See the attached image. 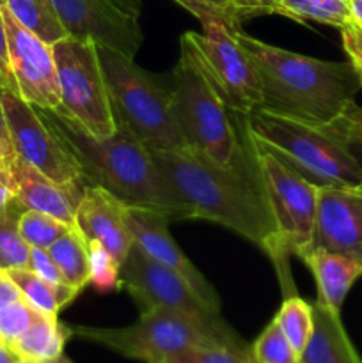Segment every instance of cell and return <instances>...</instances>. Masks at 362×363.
I'll list each match as a JSON object with an SVG mask.
<instances>
[{"instance_id": "10", "label": "cell", "mask_w": 362, "mask_h": 363, "mask_svg": "<svg viewBox=\"0 0 362 363\" xmlns=\"http://www.w3.org/2000/svg\"><path fill=\"white\" fill-rule=\"evenodd\" d=\"M0 98L13 151L55 183L80 190L89 186L80 162L48 123L43 110L2 87Z\"/></svg>"}, {"instance_id": "40", "label": "cell", "mask_w": 362, "mask_h": 363, "mask_svg": "<svg viewBox=\"0 0 362 363\" xmlns=\"http://www.w3.org/2000/svg\"><path fill=\"white\" fill-rule=\"evenodd\" d=\"M258 14H277V0H247Z\"/></svg>"}, {"instance_id": "24", "label": "cell", "mask_w": 362, "mask_h": 363, "mask_svg": "<svg viewBox=\"0 0 362 363\" xmlns=\"http://www.w3.org/2000/svg\"><path fill=\"white\" fill-rule=\"evenodd\" d=\"M4 6L16 18L18 23L48 45H55L67 38L66 28L48 0H7Z\"/></svg>"}, {"instance_id": "31", "label": "cell", "mask_w": 362, "mask_h": 363, "mask_svg": "<svg viewBox=\"0 0 362 363\" xmlns=\"http://www.w3.org/2000/svg\"><path fill=\"white\" fill-rule=\"evenodd\" d=\"M251 358V347L240 344H209L195 346L183 351L169 363H247Z\"/></svg>"}, {"instance_id": "37", "label": "cell", "mask_w": 362, "mask_h": 363, "mask_svg": "<svg viewBox=\"0 0 362 363\" xmlns=\"http://www.w3.org/2000/svg\"><path fill=\"white\" fill-rule=\"evenodd\" d=\"M174 2L180 4L181 7H185V9L188 11V13L194 14L195 18H197L199 21H208V20H213V18H216V20H224L227 23L226 16H224L222 13H220L219 9H215V7L212 6V4L208 2V0H174ZM229 25V23H227ZM231 27V25H229ZM233 28V27H231Z\"/></svg>"}, {"instance_id": "21", "label": "cell", "mask_w": 362, "mask_h": 363, "mask_svg": "<svg viewBox=\"0 0 362 363\" xmlns=\"http://www.w3.org/2000/svg\"><path fill=\"white\" fill-rule=\"evenodd\" d=\"M71 335L70 326L62 325L57 315L39 314L27 332L13 344L11 351L20 362L53 363L62 357L64 346Z\"/></svg>"}, {"instance_id": "13", "label": "cell", "mask_w": 362, "mask_h": 363, "mask_svg": "<svg viewBox=\"0 0 362 363\" xmlns=\"http://www.w3.org/2000/svg\"><path fill=\"white\" fill-rule=\"evenodd\" d=\"M0 14L6 27L11 67L20 96L38 108L59 110L60 91L52 45L18 23L6 6H0Z\"/></svg>"}, {"instance_id": "16", "label": "cell", "mask_w": 362, "mask_h": 363, "mask_svg": "<svg viewBox=\"0 0 362 363\" xmlns=\"http://www.w3.org/2000/svg\"><path fill=\"white\" fill-rule=\"evenodd\" d=\"M126 223L130 229L131 236H133V243L149 255L155 259L160 264L167 266V268L174 269L180 273L192 289L195 291L199 298L208 305L212 311L219 312L220 314V298L216 291L206 282L204 277L201 275L197 268L190 262V259L181 252L177 247L174 238L169 233V218L163 216L162 213L149 211V209H137V208H128L126 211Z\"/></svg>"}, {"instance_id": "32", "label": "cell", "mask_w": 362, "mask_h": 363, "mask_svg": "<svg viewBox=\"0 0 362 363\" xmlns=\"http://www.w3.org/2000/svg\"><path fill=\"white\" fill-rule=\"evenodd\" d=\"M39 314L23 296L0 308V342L11 350Z\"/></svg>"}, {"instance_id": "45", "label": "cell", "mask_w": 362, "mask_h": 363, "mask_svg": "<svg viewBox=\"0 0 362 363\" xmlns=\"http://www.w3.org/2000/svg\"><path fill=\"white\" fill-rule=\"evenodd\" d=\"M13 149L9 147V145H6V144H2V142H0V163L4 162V160L7 158V156H11L13 155Z\"/></svg>"}, {"instance_id": "1", "label": "cell", "mask_w": 362, "mask_h": 363, "mask_svg": "<svg viewBox=\"0 0 362 363\" xmlns=\"http://www.w3.org/2000/svg\"><path fill=\"white\" fill-rule=\"evenodd\" d=\"M153 156L187 206L188 220H209L254 243L272 259L284 289L291 287L254 155L234 169L215 165L190 149L158 151Z\"/></svg>"}, {"instance_id": "11", "label": "cell", "mask_w": 362, "mask_h": 363, "mask_svg": "<svg viewBox=\"0 0 362 363\" xmlns=\"http://www.w3.org/2000/svg\"><path fill=\"white\" fill-rule=\"evenodd\" d=\"M202 32H188L199 57L234 113L247 117L263 106V84L254 62L224 20L202 21Z\"/></svg>"}, {"instance_id": "26", "label": "cell", "mask_w": 362, "mask_h": 363, "mask_svg": "<svg viewBox=\"0 0 362 363\" xmlns=\"http://www.w3.org/2000/svg\"><path fill=\"white\" fill-rule=\"evenodd\" d=\"M23 206L13 199L7 206L0 208V269L28 268L31 247L20 234V216Z\"/></svg>"}, {"instance_id": "17", "label": "cell", "mask_w": 362, "mask_h": 363, "mask_svg": "<svg viewBox=\"0 0 362 363\" xmlns=\"http://www.w3.org/2000/svg\"><path fill=\"white\" fill-rule=\"evenodd\" d=\"M0 174L13 190L14 199L25 209L46 213L75 227V213L84 190L55 183L31 163L21 160L16 152L0 163Z\"/></svg>"}, {"instance_id": "9", "label": "cell", "mask_w": 362, "mask_h": 363, "mask_svg": "<svg viewBox=\"0 0 362 363\" xmlns=\"http://www.w3.org/2000/svg\"><path fill=\"white\" fill-rule=\"evenodd\" d=\"M52 48L60 91L57 112L91 137L105 138L116 133L117 121L96 43L67 35Z\"/></svg>"}, {"instance_id": "23", "label": "cell", "mask_w": 362, "mask_h": 363, "mask_svg": "<svg viewBox=\"0 0 362 363\" xmlns=\"http://www.w3.org/2000/svg\"><path fill=\"white\" fill-rule=\"evenodd\" d=\"M53 262L62 275L64 284L82 291L89 284V250L87 240L75 227L70 233L60 236L48 248Z\"/></svg>"}, {"instance_id": "22", "label": "cell", "mask_w": 362, "mask_h": 363, "mask_svg": "<svg viewBox=\"0 0 362 363\" xmlns=\"http://www.w3.org/2000/svg\"><path fill=\"white\" fill-rule=\"evenodd\" d=\"M21 296L38 312L46 315H57L66 305H70L80 291L67 284H50L31 268H18L6 272Z\"/></svg>"}, {"instance_id": "8", "label": "cell", "mask_w": 362, "mask_h": 363, "mask_svg": "<svg viewBox=\"0 0 362 363\" xmlns=\"http://www.w3.org/2000/svg\"><path fill=\"white\" fill-rule=\"evenodd\" d=\"M247 142L254 155L270 213L275 223L280 257L284 262H287L290 255L302 257L305 252L311 250L314 240L319 186L305 179L300 172L256 140L252 135L247 133Z\"/></svg>"}, {"instance_id": "4", "label": "cell", "mask_w": 362, "mask_h": 363, "mask_svg": "<svg viewBox=\"0 0 362 363\" xmlns=\"http://www.w3.org/2000/svg\"><path fill=\"white\" fill-rule=\"evenodd\" d=\"M234 38L254 62L263 106L312 123H330L357 105L362 82L350 62H334L272 46L240 28Z\"/></svg>"}, {"instance_id": "18", "label": "cell", "mask_w": 362, "mask_h": 363, "mask_svg": "<svg viewBox=\"0 0 362 363\" xmlns=\"http://www.w3.org/2000/svg\"><path fill=\"white\" fill-rule=\"evenodd\" d=\"M128 206L114 197L105 188H84L75 213V227L87 241L102 243L123 264L133 247V236L126 223Z\"/></svg>"}, {"instance_id": "38", "label": "cell", "mask_w": 362, "mask_h": 363, "mask_svg": "<svg viewBox=\"0 0 362 363\" xmlns=\"http://www.w3.org/2000/svg\"><path fill=\"white\" fill-rule=\"evenodd\" d=\"M18 298H21V293L18 291V287L14 286L13 280L9 279V275L0 269V308L9 305L11 301L18 300Z\"/></svg>"}, {"instance_id": "25", "label": "cell", "mask_w": 362, "mask_h": 363, "mask_svg": "<svg viewBox=\"0 0 362 363\" xmlns=\"http://www.w3.org/2000/svg\"><path fill=\"white\" fill-rule=\"evenodd\" d=\"M277 14L298 23L318 21L337 28L351 23L350 0H277Z\"/></svg>"}, {"instance_id": "28", "label": "cell", "mask_w": 362, "mask_h": 363, "mask_svg": "<svg viewBox=\"0 0 362 363\" xmlns=\"http://www.w3.org/2000/svg\"><path fill=\"white\" fill-rule=\"evenodd\" d=\"M71 229L75 227L34 209H25L20 216V234L31 248L48 250L60 236L70 233Z\"/></svg>"}, {"instance_id": "6", "label": "cell", "mask_w": 362, "mask_h": 363, "mask_svg": "<svg viewBox=\"0 0 362 363\" xmlns=\"http://www.w3.org/2000/svg\"><path fill=\"white\" fill-rule=\"evenodd\" d=\"M116 121H121L151 152L187 149L174 113L170 77L144 69L135 59L99 48Z\"/></svg>"}, {"instance_id": "34", "label": "cell", "mask_w": 362, "mask_h": 363, "mask_svg": "<svg viewBox=\"0 0 362 363\" xmlns=\"http://www.w3.org/2000/svg\"><path fill=\"white\" fill-rule=\"evenodd\" d=\"M28 268L45 279L50 284H64L62 275H60L59 268L53 262L52 255L48 254L46 248H31V261H28Z\"/></svg>"}, {"instance_id": "44", "label": "cell", "mask_w": 362, "mask_h": 363, "mask_svg": "<svg viewBox=\"0 0 362 363\" xmlns=\"http://www.w3.org/2000/svg\"><path fill=\"white\" fill-rule=\"evenodd\" d=\"M0 363H20L16 354H14L9 347L4 346L2 342H0Z\"/></svg>"}, {"instance_id": "33", "label": "cell", "mask_w": 362, "mask_h": 363, "mask_svg": "<svg viewBox=\"0 0 362 363\" xmlns=\"http://www.w3.org/2000/svg\"><path fill=\"white\" fill-rule=\"evenodd\" d=\"M339 30L341 38H343V48L348 57V62L355 67L362 82V27L350 23L346 27L339 28Z\"/></svg>"}, {"instance_id": "48", "label": "cell", "mask_w": 362, "mask_h": 363, "mask_svg": "<svg viewBox=\"0 0 362 363\" xmlns=\"http://www.w3.org/2000/svg\"><path fill=\"white\" fill-rule=\"evenodd\" d=\"M6 2H7V0H0V6H4Z\"/></svg>"}, {"instance_id": "43", "label": "cell", "mask_w": 362, "mask_h": 363, "mask_svg": "<svg viewBox=\"0 0 362 363\" xmlns=\"http://www.w3.org/2000/svg\"><path fill=\"white\" fill-rule=\"evenodd\" d=\"M0 142L6 145H11V138H9V131H7V124H6V116H4V106H2V98H0Z\"/></svg>"}, {"instance_id": "20", "label": "cell", "mask_w": 362, "mask_h": 363, "mask_svg": "<svg viewBox=\"0 0 362 363\" xmlns=\"http://www.w3.org/2000/svg\"><path fill=\"white\" fill-rule=\"evenodd\" d=\"M314 328L298 363H362L361 354L348 337L339 312L316 301Z\"/></svg>"}, {"instance_id": "39", "label": "cell", "mask_w": 362, "mask_h": 363, "mask_svg": "<svg viewBox=\"0 0 362 363\" xmlns=\"http://www.w3.org/2000/svg\"><path fill=\"white\" fill-rule=\"evenodd\" d=\"M112 6H116L117 9H121L123 13L131 14L135 18H141V11H142V2L141 0H106Z\"/></svg>"}, {"instance_id": "19", "label": "cell", "mask_w": 362, "mask_h": 363, "mask_svg": "<svg viewBox=\"0 0 362 363\" xmlns=\"http://www.w3.org/2000/svg\"><path fill=\"white\" fill-rule=\"evenodd\" d=\"M300 259L314 275L316 287H318L316 301L341 314L348 293L362 277L361 262L334 254L325 248H311Z\"/></svg>"}, {"instance_id": "49", "label": "cell", "mask_w": 362, "mask_h": 363, "mask_svg": "<svg viewBox=\"0 0 362 363\" xmlns=\"http://www.w3.org/2000/svg\"><path fill=\"white\" fill-rule=\"evenodd\" d=\"M20 363H27V362H20Z\"/></svg>"}, {"instance_id": "3", "label": "cell", "mask_w": 362, "mask_h": 363, "mask_svg": "<svg viewBox=\"0 0 362 363\" xmlns=\"http://www.w3.org/2000/svg\"><path fill=\"white\" fill-rule=\"evenodd\" d=\"M245 130L318 186H362V106L330 123H312L259 106Z\"/></svg>"}, {"instance_id": "29", "label": "cell", "mask_w": 362, "mask_h": 363, "mask_svg": "<svg viewBox=\"0 0 362 363\" xmlns=\"http://www.w3.org/2000/svg\"><path fill=\"white\" fill-rule=\"evenodd\" d=\"M89 284L99 293L121 289V262L98 241H87Z\"/></svg>"}, {"instance_id": "27", "label": "cell", "mask_w": 362, "mask_h": 363, "mask_svg": "<svg viewBox=\"0 0 362 363\" xmlns=\"http://www.w3.org/2000/svg\"><path fill=\"white\" fill-rule=\"evenodd\" d=\"M275 319L283 333L286 335L287 342L293 347L295 354L300 360V354L304 353L305 346L312 335V328H314V308H312V305L302 300L297 294H290V296L284 298Z\"/></svg>"}, {"instance_id": "2", "label": "cell", "mask_w": 362, "mask_h": 363, "mask_svg": "<svg viewBox=\"0 0 362 363\" xmlns=\"http://www.w3.org/2000/svg\"><path fill=\"white\" fill-rule=\"evenodd\" d=\"M41 110L80 162L89 186L105 188L128 208L162 213L169 222L188 220L187 206L153 152L121 121H117L116 133L96 138L57 110Z\"/></svg>"}, {"instance_id": "15", "label": "cell", "mask_w": 362, "mask_h": 363, "mask_svg": "<svg viewBox=\"0 0 362 363\" xmlns=\"http://www.w3.org/2000/svg\"><path fill=\"white\" fill-rule=\"evenodd\" d=\"M311 248H325L362 264V186H319Z\"/></svg>"}, {"instance_id": "7", "label": "cell", "mask_w": 362, "mask_h": 363, "mask_svg": "<svg viewBox=\"0 0 362 363\" xmlns=\"http://www.w3.org/2000/svg\"><path fill=\"white\" fill-rule=\"evenodd\" d=\"M71 333L78 339L99 344L144 363H169L195 346L243 342L233 330L222 332L202 325L190 315L163 307L141 312L138 321L124 328L73 326Z\"/></svg>"}, {"instance_id": "12", "label": "cell", "mask_w": 362, "mask_h": 363, "mask_svg": "<svg viewBox=\"0 0 362 363\" xmlns=\"http://www.w3.org/2000/svg\"><path fill=\"white\" fill-rule=\"evenodd\" d=\"M121 289H126L141 312L163 307L197 319L202 325L227 332L231 330L219 312L212 311L195 294L190 284L174 269L146 255L137 245L121 264Z\"/></svg>"}, {"instance_id": "42", "label": "cell", "mask_w": 362, "mask_h": 363, "mask_svg": "<svg viewBox=\"0 0 362 363\" xmlns=\"http://www.w3.org/2000/svg\"><path fill=\"white\" fill-rule=\"evenodd\" d=\"M351 23L362 27V0H350Z\"/></svg>"}, {"instance_id": "30", "label": "cell", "mask_w": 362, "mask_h": 363, "mask_svg": "<svg viewBox=\"0 0 362 363\" xmlns=\"http://www.w3.org/2000/svg\"><path fill=\"white\" fill-rule=\"evenodd\" d=\"M251 353L258 363H298V357L275 318L252 344Z\"/></svg>"}, {"instance_id": "46", "label": "cell", "mask_w": 362, "mask_h": 363, "mask_svg": "<svg viewBox=\"0 0 362 363\" xmlns=\"http://www.w3.org/2000/svg\"><path fill=\"white\" fill-rule=\"evenodd\" d=\"M53 363H73V362H71L70 358H67V357H64V354H62V357H60V358H57V360L53 362Z\"/></svg>"}, {"instance_id": "35", "label": "cell", "mask_w": 362, "mask_h": 363, "mask_svg": "<svg viewBox=\"0 0 362 363\" xmlns=\"http://www.w3.org/2000/svg\"><path fill=\"white\" fill-rule=\"evenodd\" d=\"M208 2L226 16L227 23L233 28H240V23L247 18L258 16L254 7L247 0H208Z\"/></svg>"}, {"instance_id": "14", "label": "cell", "mask_w": 362, "mask_h": 363, "mask_svg": "<svg viewBox=\"0 0 362 363\" xmlns=\"http://www.w3.org/2000/svg\"><path fill=\"white\" fill-rule=\"evenodd\" d=\"M70 38L89 39L135 59L142 46L138 18L123 13L106 0H48Z\"/></svg>"}, {"instance_id": "5", "label": "cell", "mask_w": 362, "mask_h": 363, "mask_svg": "<svg viewBox=\"0 0 362 363\" xmlns=\"http://www.w3.org/2000/svg\"><path fill=\"white\" fill-rule=\"evenodd\" d=\"M180 60L170 71L174 113L187 149L226 169L251 162L243 117L233 112L195 50L190 34L180 39Z\"/></svg>"}, {"instance_id": "47", "label": "cell", "mask_w": 362, "mask_h": 363, "mask_svg": "<svg viewBox=\"0 0 362 363\" xmlns=\"http://www.w3.org/2000/svg\"><path fill=\"white\" fill-rule=\"evenodd\" d=\"M247 363H258V362L254 360V358H252V353H251V358H248V362H247Z\"/></svg>"}, {"instance_id": "41", "label": "cell", "mask_w": 362, "mask_h": 363, "mask_svg": "<svg viewBox=\"0 0 362 363\" xmlns=\"http://www.w3.org/2000/svg\"><path fill=\"white\" fill-rule=\"evenodd\" d=\"M13 199H14L13 190H11V186L7 184V181L4 179L2 174H0V208H4V206L9 204Z\"/></svg>"}, {"instance_id": "36", "label": "cell", "mask_w": 362, "mask_h": 363, "mask_svg": "<svg viewBox=\"0 0 362 363\" xmlns=\"http://www.w3.org/2000/svg\"><path fill=\"white\" fill-rule=\"evenodd\" d=\"M0 87L20 96L16 78H14L13 67H11L9 45H7V34L6 27H4L2 14H0Z\"/></svg>"}]
</instances>
